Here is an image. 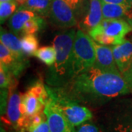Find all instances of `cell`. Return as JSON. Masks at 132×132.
Returning a JSON list of instances; mask_svg holds the SVG:
<instances>
[{"mask_svg": "<svg viewBox=\"0 0 132 132\" xmlns=\"http://www.w3.org/2000/svg\"><path fill=\"white\" fill-rule=\"evenodd\" d=\"M62 88L78 101L89 104H102L131 90L120 73L105 71L95 65L76 76Z\"/></svg>", "mask_w": 132, "mask_h": 132, "instance_id": "6da1fadb", "label": "cell"}, {"mask_svg": "<svg viewBox=\"0 0 132 132\" xmlns=\"http://www.w3.org/2000/svg\"><path fill=\"white\" fill-rule=\"evenodd\" d=\"M76 29H68L57 35L52 44L57 57L53 65L46 72V84L53 87H65L74 78L73 71V46Z\"/></svg>", "mask_w": 132, "mask_h": 132, "instance_id": "7a4b0ae2", "label": "cell"}, {"mask_svg": "<svg viewBox=\"0 0 132 132\" xmlns=\"http://www.w3.org/2000/svg\"><path fill=\"white\" fill-rule=\"evenodd\" d=\"M46 86L49 98L74 126H79L93 118V113L87 107L81 104L62 87Z\"/></svg>", "mask_w": 132, "mask_h": 132, "instance_id": "3957f363", "label": "cell"}, {"mask_svg": "<svg viewBox=\"0 0 132 132\" xmlns=\"http://www.w3.org/2000/svg\"><path fill=\"white\" fill-rule=\"evenodd\" d=\"M132 31L125 19H102L88 32L95 42L103 45H118L123 42L126 35Z\"/></svg>", "mask_w": 132, "mask_h": 132, "instance_id": "277c9868", "label": "cell"}, {"mask_svg": "<svg viewBox=\"0 0 132 132\" xmlns=\"http://www.w3.org/2000/svg\"><path fill=\"white\" fill-rule=\"evenodd\" d=\"M95 62L93 40L82 29L76 30L73 46V76L81 74L90 69Z\"/></svg>", "mask_w": 132, "mask_h": 132, "instance_id": "5b68a950", "label": "cell"}, {"mask_svg": "<svg viewBox=\"0 0 132 132\" xmlns=\"http://www.w3.org/2000/svg\"><path fill=\"white\" fill-rule=\"evenodd\" d=\"M48 98L46 86L42 81L34 83L23 94L22 109L24 116L29 118L43 112Z\"/></svg>", "mask_w": 132, "mask_h": 132, "instance_id": "8992f818", "label": "cell"}, {"mask_svg": "<svg viewBox=\"0 0 132 132\" xmlns=\"http://www.w3.org/2000/svg\"><path fill=\"white\" fill-rule=\"evenodd\" d=\"M78 11L67 0H52L48 18L56 27L70 29L78 23Z\"/></svg>", "mask_w": 132, "mask_h": 132, "instance_id": "52a82bcc", "label": "cell"}, {"mask_svg": "<svg viewBox=\"0 0 132 132\" xmlns=\"http://www.w3.org/2000/svg\"><path fill=\"white\" fill-rule=\"evenodd\" d=\"M111 47L118 70L132 90V42L124 39L121 43Z\"/></svg>", "mask_w": 132, "mask_h": 132, "instance_id": "ba28073f", "label": "cell"}, {"mask_svg": "<svg viewBox=\"0 0 132 132\" xmlns=\"http://www.w3.org/2000/svg\"><path fill=\"white\" fill-rule=\"evenodd\" d=\"M49 97V96H48ZM50 132H76L74 126L48 98L44 108Z\"/></svg>", "mask_w": 132, "mask_h": 132, "instance_id": "9c48e42d", "label": "cell"}, {"mask_svg": "<svg viewBox=\"0 0 132 132\" xmlns=\"http://www.w3.org/2000/svg\"><path fill=\"white\" fill-rule=\"evenodd\" d=\"M23 94L15 89H9V98L7 107V116L10 123L15 129L20 130L24 128L26 117L22 109Z\"/></svg>", "mask_w": 132, "mask_h": 132, "instance_id": "30bf717a", "label": "cell"}, {"mask_svg": "<svg viewBox=\"0 0 132 132\" xmlns=\"http://www.w3.org/2000/svg\"><path fill=\"white\" fill-rule=\"evenodd\" d=\"M93 44L95 51V62L94 65L105 71L120 73L114 60L112 47L98 43L95 40H93Z\"/></svg>", "mask_w": 132, "mask_h": 132, "instance_id": "8fae6325", "label": "cell"}, {"mask_svg": "<svg viewBox=\"0 0 132 132\" xmlns=\"http://www.w3.org/2000/svg\"><path fill=\"white\" fill-rule=\"evenodd\" d=\"M0 64L8 68L18 79L21 73L27 68L28 60H22L19 59L5 46L2 43H0Z\"/></svg>", "mask_w": 132, "mask_h": 132, "instance_id": "7c38bea8", "label": "cell"}, {"mask_svg": "<svg viewBox=\"0 0 132 132\" xmlns=\"http://www.w3.org/2000/svg\"><path fill=\"white\" fill-rule=\"evenodd\" d=\"M103 19L101 0H88L87 10L81 23L82 30L89 32L90 29L97 26Z\"/></svg>", "mask_w": 132, "mask_h": 132, "instance_id": "4fadbf2b", "label": "cell"}, {"mask_svg": "<svg viewBox=\"0 0 132 132\" xmlns=\"http://www.w3.org/2000/svg\"><path fill=\"white\" fill-rule=\"evenodd\" d=\"M0 40L1 43L7 48L13 52L15 57L20 60H27L26 54L22 49L21 40L19 39L16 35L14 33L9 32L5 29L1 27L0 29Z\"/></svg>", "mask_w": 132, "mask_h": 132, "instance_id": "5bb4252c", "label": "cell"}, {"mask_svg": "<svg viewBox=\"0 0 132 132\" xmlns=\"http://www.w3.org/2000/svg\"><path fill=\"white\" fill-rule=\"evenodd\" d=\"M37 15L30 10L24 9L19 7L14 14L9 19L8 27L16 35L22 34V29L25 23Z\"/></svg>", "mask_w": 132, "mask_h": 132, "instance_id": "9a60e30c", "label": "cell"}, {"mask_svg": "<svg viewBox=\"0 0 132 132\" xmlns=\"http://www.w3.org/2000/svg\"><path fill=\"white\" fill-rule=\"evenodd\" d=\"M131 10L132 6L129 5L102 2L103 19H126Z\"/></svg>", "mask_w": 132, "mask_h": 132, "instance_id": "2e32d148", "label": "cell"}, {"mask_svg": "<svg viewBox=\"0 0 132 132\" xmlns=\"http://www.w3.org/2000/svg\"><path fill=\"white\" fill-rule=\"evenodd\" d=\"M51 3L52 0H27L19 7L30 10L42 17H48Z\"/></svg>", "mask_w": 132, "mask_h": 132, "instance_id": "e0dca14e", "label": "cell"}, {"mask_svg": "<svg viewBox=\"0 0 132 132\" xmlns=\"http://www.w3.org/2000/svg\"><path fill=\"white\" fill-rule=\"evenodd\" d=\"M35 56L40 61L43 62L48 67L53 65L56 60L57 52L54 46H46L38 48L35 52Z\"/></svg>", "mask_w": 132, "mask_h": 132, "instance_id": "ac0fdd59", "label": "cell"}, {"mask_svg": "<svg viewBox=\"0 0 132 132\" xmlns=\"http://www.w3.org/2000/svg\"><path fill=\"white\" fill-rule=\"evenodd\" d=\"M21 43L23 51L27 56H35L39 46L35 35H24L21 38Z\"/></svg>", "mask_w": 132, "mask_h": 132, "instance_id": "d6986e66", "label": "cell"}, {"mask_svg": "<svg viewBox=\"0 0 132 132\" xmlns=\"http://www.w3.org/2000/svg\"><path fill=\"white\" fill-rule=\"evenodd\" d=\"M17 78L5 66L0 64V87L1 89L16 88Z\"/></svg>", "mask_w": 132, "mask_h": 132, "instance_id": "ffe728a7", "label": "cell"}, {"mask_svg": "<svg viewBox=\"0 0 132 132\" xmlns=\"http://www.w3.org/2000/svg\"><path fill=\"white\" fill-rule=\"evenodd\" d=\"M45 25V21L42 16L37 15L27 21L22 29L23 35H35L40 31Z\"/></svg>", "mask_w": 132, "mask_h": 132, "instance_id": "44dd1931", "label": "cell"}, {"mask_svg": "<svg viewBox=\"0 0 132 132\" xmlns=\"http://www.w3.org/2000/svg\"><path fill=\"white\" fill-rule=\"evenodd\" d=\"M19 4L15 1L0 2V22L4 24L6 20L10 19L19 8Z\"/></svg>", "mask_w": 132, "mask_h": 132, "instance_id": "7402d4cb", "label": "cell"}, {"mask_svg": "<svg viewBox=\"0 0 132 132\" xmlns=\"http://www.w3.org/2000/svg\"><path fill=\"white\" fill-rule=\"evenodd\" d=\"M112 132H132V121L125 120V118L118 120L114 125Z\"/></svg>", "mask_w": 132, "mask_h": 132, "instance_id": "603a6c76", "label": "cell"}, {"mask_svg": "<svg viewBox=\"0 0 132 132\" xmlns=\"http://www.w3.org/2000/svg\"><path fill=\"white\" fill-rule=\"evenodd\" d=\"M9 98V89H1V114L7 113V107Z\"/></svg>", "mask_w": 132, "mask_h": 132, "instance_id": "cb8c5ba5", "label": "cell"}, {"mask_svg": "<svg viewBox=\"0 0 132 132\" xmlns=\"http://www.w3.org/2000/svg\"><path fill=\"white\" fill-rule=\"evenodd\" d=\"M76 132H100V131L98 128L94 124L85 122L78 126Z\"/></svg>", "mask_w": 132, "mask_h": 132, "instance_id": "d4e9b609", "label": "cell"}, {"mask_svg": "<svg viewBox=\"0 0 132 132\" xmlns=\"http://www.w3.org/2000/svg\"><path fill=\"white\" fill-rule=\"evenodd\" d=\"M27 132H50V128L48 123L47 119L44 120L37 126L30 129Z\"/></svg>", "mask_w": 132, "mask_h": 132, "instance_id": "484cf974", "label": "cell"}, {"mask_svg": "<svg viewBox=\"0 0 132 132\" xmlns=\"http://www.w3.org/2000/svg\"><path fill=\"white\" fill-rule=\"evenodd\" d=\"M68 2H70L71 5H73L76 9L79 12L82 7V2L83 0H67Z\"/></svg>", "mask_w": 132, "mask_h": 132, "instance_id": "4316f807", "label": "cell"}, {"mask_svg": "<svg viewBox=\"0 0 132 132\" xmlns=\"http://www.w3.org/2000/svg\"><path fill=\"white\" fill-rule=\"evenodd\" d=\"M102 2L104 3H112V4H124L129 5L127 0H101Z\"/></svg>", "mask_w": 132, "mask_h": 132, "instance_id": "83f0119b", "label": "cell"}, {"mask_svg": "<svg viewBox=\"0 0 132 132\" xmlns=\"http://www.w3.org/2000/svg\"><path fill=\"white\" fill-rule=\"evenodd\" d=\"M126 21L128 22V24H130V26L132 28V10L131 13L128 15V16L126 17Z\"/></svg>", "mask_w": 132, "mask_h": 132, "instance_id": "f1b7e54d", "label": "cell"}, {"mask_svg": "<svg viewBox=\"0 0 132 132\" xmlns=\"http://www.w3.org/2000/svg\"><path fill=\"white\" fill-rule=\"evenodd\" d=\"M26 1H27V0H15V2L19 4V6H21V5H22L23 4H24Z\"/></svg>", "mask_w": 132, "mask_h": 132, "instance_id": "f546056e", "label": "cell"}, {"mask_svg": "<svg viewBox=\"0 0 132 132\" xmlns=\"http://www.w3.org/2000/svg\"><path fill=\"white\" fill-rule=\"evenodd\" d=\"M127 1H128V3L131 5V6H132V0H127Z\"/></svg>", "mask_w": 132, "mask_h": 132, "instance_id": "4dcf8cb0", "label": "cell"}, {"mask_svg": "<svg viewBox=\"0 0 132 132\" xmlns=\"http://www.w3.org/2000/svg\"><path fill=\"white\" fill-rule=\"evenodd\" d=\"M10 1H15V0H0V2H10Z\"/></svg>", "mask_w": 132, "mask_h": 132, "instance_id": "1f68e13d", "label": "cell"}, {"mask_svg": "<svg viewBox=\"0 0 132 132\" xmlns=\"http://www.w3.org/2000/svg\"><path fill=\"white\" fill-rule=\"evenodd\" d=\"M18 132H26V131H25L24 129H23V128H21V129L19 130V131Z\"/></svg>", "mask_w": 132, "mask_h": 132, "instance_id": "d6a6232c", "label": "cell"}]
</instances>
